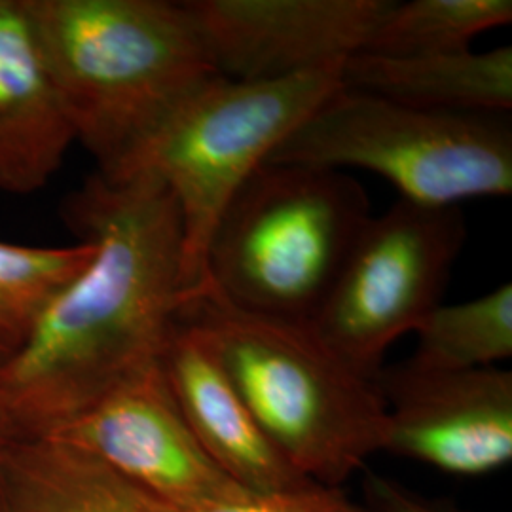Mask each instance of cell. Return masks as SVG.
<instances>
[{"label":"cell","mask_w":512,"mask_h":512,"mask_svg":"<svg viewBox=\"0 0 512 512\" xmlns=\"http://www.w3.org/2000/svg\"><path fill=\"white\" fill-rule=\"evenodd\" d=\"M340 88L342 65L266 82L217 76L186 97L112 173L147 171L177 203L184 306L207 287V249L226 205L275 148Z\"/></svg>","instance_id":"obj_5"},{"label":"cell","mask_w":512,"mask_h":512,"mask_svg":"<svg viewBox=\"0 0 512 512\" xmlns=\"http://www.w3.org/2000/svg\"><path fill=\"white\" fill-rule=\"evenodd\" d=\"M0 512H175L92 454L55 437L0 454Z\"/></svg>","instance_id":"obj_14"},{"label":"cell","mask_w":512,"mask_h":512,"mask_svg":"<svg viewBox=\"0 0 512 512\" xmlns=\"http://www.w3.org/2000/svg\"><path fill=\"white\" fill-rule=\"evenodd\" d=\"M376 384L387 454L458 476L488 475L511 463V370H435L404 361L384 366Z\"/></svg>","instance_id":"obj_9"},{"label":"cell","mask_w":512,"mask_h":512,"mask_svg":"<svg viewBox=\"0 0 512 512\" xmlns=\"http://www.w3.org/2000/svg\"><path fill=\"white\" fill-rule=\"evenodd\" d=\"M268 162L387 179L401 200L459 207L512 192L505 114L423 110L340 88L275 148Z\"/></svg>","instance_id":"obj_6"},{"label":"cell","mask_w":512,"mask_h":512,"mask_svg":"<svg viewBox=\"0 0 512 512\" xmlns=\"http://www.w3.org/2000/svg\"><path fill=\"white\" fill-rule=\"evenodd\" d=\"M418 349L408 359L421 368L473 370L490 368L512 355V285L461 304L429 311L414 330Z\"/></svg>","instance_id":"obj_15"},{"label":"cell","mask_w":512,"mask_h":512,"mask_svg":"<svg viewBox=\"0 0 512 512\" xmlns=\"http://www.w3.org/2000/svg\"><path fill=\"white\" fill-rule=\"evenodd\" d=\"M93 245L29 247L0 241V336L14 342L29 332L48 302L92 260Z\"/></svg>","instance_id":"obj_17"},{"label":"cell","mask_w":512,"mask_h":512,"mask_svg":"<svg viewBox=\"0 0 512 512\" xmlns=\"http://www.w3.org/2000/svg\"><path fill=\"white\" fill-rule=\"evenodd\" d=\"M342 88L423 110L507 114L512 107V48L452 54L351 55Z\"/></svg>","instance_id":"obj_13"},{"label":"cell","mask_w":512,"mask_h":512,"mask_svg":"<svg viewBox=\"0 0 512 512\" xmlns=\"http://www.w3.org/2000/svg\"><path fill=\"white\" fill-rule=\"evenodd\" d=\"M74 141L112 175L220 76L186 2L25 0Z\"/></svg>","instance_id":"obj_2"},{"label":"cell","mask_w":512,"mask_h":512,"mask_svg":"<svg viewBox=\"0 0 512 512\" xmlns=\"http://www.w3.org/2000/svg\"><path fill=\"white\" fill-rule=\"evenodd\" d=\"M465 238L459 207L393 203L366 220L311 327L376 380L389 348L439 306Z\"/></svg>","instance_id":"obj_7"},{"label":"cell","mask_w":512,"mask_h":512,"mask_svg":"<svg viewBox=\"0 0 512 512\" xmlns=\"http://www.w3.org/2000/svg\"><path fill=\"white\" fill-rule=\"evenodd\" d=\"M179 321L219 361L262 431L300 475L344 488L385 450L376 380L346 363L310 323L239 310L211 289Z\"/></svg>","instance_id":"obj_3"},{"label":"cell","mask_w":512,"mask_h":512,"mask_svg":"<svg viewBox=\"0 0 512 512\" xmlns=\"http://www.w3.org/2000/svg\"><path fill=\"white\" fill-rule=\"evenodd\" d=\"M0 454H2V452H0Z\"/></svg>","instance_id":"obj_22"},{"label":"cell","mask_w":512,"mask_h":512,"mask_svg":"<svg viewBox=\"0 0 512 512\" xmlns=\"http://www.w3.org/2000/svg\"><path fill=\"white\" fill-rule=\"evenodd\" d=\"M73 143L27 2L0 0V190L37 192Z\"/></svg>","instance_id":"obj_12"},{"label":"cell","mask_w":512,"mask_h":512,"mask_svg":"<svg viewBox=\"0 0 512 512\" xmlns=\"http://www.w3.org/2000/svg\"><path fill=\"white\" fill-rule=\"evenodd\" d=\"M370 217L348 173L266 162L220 215L205 289L239 310L311 323Z\"/></svg>","instance_id":"obj_4"},{"label":"cell","mask_w":512,"mask_h":512,"mask_svg":"<svg viewBox=\"0 0 512 512\" xmlns=\"http://www.w3.org/2000/svg\"><path fill=\"white\" fill-rule=\"evenodd\" d=\"M220 76L283 80L361 54L391 0H190Z\"/></svg>","instance_id":"obj_10"},{"label":"cell","mask_w":512,"mask_h":512,"mask_svg":"<svg viewBox=\"0 0 512 512\" xmlns=\"http://www.w3.org/2000/svg\"><path fill=\"white\" fill-rule=\"evenodd\" d=\"M67 220L92 260L0 366V406L19 439L52 433L158 365L184 308L181 219L160 179L95 173Z\"/></svg>","instance_id":"obj_1"},{"label":"cell","mask_w":512,"mask_h":512,"mask_svg":"<svg viewBox=\"0 0 512 512\" xmlns=\"http://www.w3.org/2000/svg\"><path fill=\"white\" fill-rule=\"evenodd\" d=\"M511 21V0H391L361 54L412 57L463 52L471 50L478 35Z\"/></svg>","instance_id":"obj_16"},{"label":"cell","mask_w":512,"mask_h":512,"mask_svg":"<svg viewBox=\"0 0 512 512\" xmlns=\"http://www.w3.org/2000/svg\"><path fill=\"white\" fill-rule=\"evenodd\" d=\"M160 365L205 454L243 490L277 494L310 484L275 448L219 361L183 321L171 332Z\"/></svg>","instance_id":"obj_11"},{"label":"cell","mask_w":512,"mask_h":512,"mask_svg":"<svg viewBox=\"0 0 512 512\" xmlns=\"http://www.w3.org/2000/svg\"><path fill=\"white\" fill-rule=\"evenodd\" d=\"M175 512H366L361 501L349 497L344 488L317 482L277 494H247L209 501Z\"/></svg>","instance_id":"obj_18"},{"label":"cell","mask_w":512,"mask_h":512,"mask_svg":"<svg viewBox=\"0 0 512 512\" xmlns=\"http://www.w3.org/2000/svg\"><path fill=\"white\" fill-rule=\"evenodd\" d=\"M16 439H19L18 433H16V429L12 427L8 416L4 414V410H2V406H0V452H4L6 446L12 444Z\"/></svg>","instance_id":"obj_20"},{"label":"cell","mask_w":512,"mask_h":512,"mask_svg":"<svg viewBox=\"0 0 512 512\" xmlns=\"http://www.w3.org/2000/svg\"><path fill=\"white\" fill-rule=\"evenodd\" d=\"M366 512H465L456 503L420 494L389 476L370 473L363 482Z\"/></svg>","instance_id":"obj_19"},{"label":"cell","mask_w":512,"mask_h":512,"mask_svg":"<svg viewBox=\"0 0 512 512\" xmlns=\"http://www.w3.org/2000/svg\"><path fill=\"white\" fill-rule=\"evenodd\" d=\"M46 437L92 454L175 511L247 494L205 454L160 363L131 376Z\"/></svg>","instance_id":"obj_8"},{"label":"cell","mask_w":512,"mask_h":512,"mask_svg":"<svg viewBox=\"0 0 512 512\" xmlns=\"http://www.w3.org/2000/svg\"><path fill=\"white\" fill-rule=\"evenodd\" d=\"M14 348H16V346H14V342H10L8 338L0 336V366H2V363L8 359V355L12 353V349Z\"/></svg>","instance_id":"obj_21"}]
</instances>
